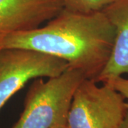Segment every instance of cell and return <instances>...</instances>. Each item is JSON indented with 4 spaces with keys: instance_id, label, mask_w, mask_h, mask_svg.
Segmentation results:
<instances>
[{
    "instance_id": "cell-1",
    "label": "cell",
    "mask_w": 128,
    "mask_h": 128,
    "mask_svg": "<svg viewBox=\"0 0 128 128\" xmlns=\"http://www.w3.org/2000/svg\"><path fill=\"white\" fill-rule=\"evenodd\" d=\"M114 36V26L102 11L81 14L64 8L44 26L9 35L2 48L54 56L96 82L110 59Z\"/></svg>"
},
{
    "instance_id": "cell-2",
    "label": "cell",
    "mask_w": 128,
    "mask_h": 128,
    "mask_svg": "<svg viewBox=\"0 0 128 128\" xmlns=\"http://www.w3.org/2000/svg\"><path fill=\"white\" fill-rule=\"evenodd\" d=\"M85 78L80 71L68 67L46 81L36 79L27 92L23 112L13 128H57L66 124L73 94Z\"/></svg>"
},
{
    "instance_id": "cell-3",
    "label": "cell",
    "mask_w": 128,
    "mask_h": 128,
    "mask_svg": "<svg viewBox=\"0 0 128 128\" xmlns=\"http://www.w3.org/2000/svg\"><path fill=\"white\" fill-rule=\"evenodd\" d=\"M128 110L127 100L109 83L85 78L74 92L68 128H120Z\"/></svg>"
},
{
    "instance_id": "cell-4",
    "label": "cell",
    "mask_w": 128,
    "mask_h": 128,
    "mask_svg": "<svg viewBox=\"0 0 128 128\" xmlns=\"http://www.w3.org/2000/svg\"><path fill=\"white\" fill-rule=\"evenodd\" d=\"M68 68L64 60L23 48L0 50V111L6 102L29 80L54 78Z\"/></svg>"
},
{
    "instance_id": "cell-5",
    "label": "cell",
    "mask_w": 128,
    "mask_h": 128,
    "mask_svg": "<svg viewBox=\"0 0 128 128\" xmlns=\"http://www.w3.org/2000/svg\"><path fill=\"white\" fill-rule=\"evenodd\" d=\"M63 9L62 0H0V50L9 35L39 27Z\"/></svg>"
},
{
    "instance_id": "cell-6",
    "label": "cell",
    "mask_w": 128,
    "mask_h": 128,
    "mask_svg": "<svg viewBox=\"0 0 128 128\" xmlns=\"http://www.w3.org/2000/svg\"><path fill=\"white\" fill-rule=\"evenodd\" d=\"M102 11L113 25L115 36L110 59L96 80L98 83L128 74V0H114Z\"/></svg>"
},
{
    "instance_id": "cell-7",
    "label": "cell",
    "mask_w": 128,
    "mask_h": 128,
    "mask_svg": "<svg viewBox=\"0 0 128 128\" xmlns=\"http://www.w3.org/2000/svg\"><path fill=\"white\" fill-rule=\"evenodd\" d=\"M114 0H62L64 9L81 14H91L102 9Z\"/></svg>"
},
{
    "instance_id": "cell-8",
    "label": "cell",
    "mask_w": 128,
    "mask_h": 128,
    "mask_svg": "<svg viewBox=\"0 0 128 128\" xmlns=\"http://www.w3.org/2000/svg\"><path fill=\"white\" fill-rule=\"evenodd\" d=\"M105 83L110 84L114 90L118 92L127 100L128 103V78H125L123 76H121L119 78H114L110 82Z\"/></svg>"
},
{
    "instance_id": "cell-9",
    "label": "cell",
    "mask_w": 128,
    "mask_h": 128,
    "mask_svg": "<svg viewBox=\"0 0 128 128\" xmlns=\"http://www.w3.org/2000/svg\"><path fill=\"white\" fill-rule=\"evenodd\" d=\"M120 128H128V110L127 111V113H126V115L124 117L123 122H122V123Z\"/></svg>"
},
{
    "instance_id": "cell-10",
    "label": "cell",
    "mask_w": 128,
    "mask_h": 128,
    "mask_svg": "<svg viewBox=\"0 0 128 128\" xmlns=\"http://www.w3.org/2000/svg\"><path fill=\"white\" fill-rule=\"evenodd\" d=\"M68 128V126H67V124H64V125H61V126H60L58 128Z\"/></svg>"
}]
</instances>
